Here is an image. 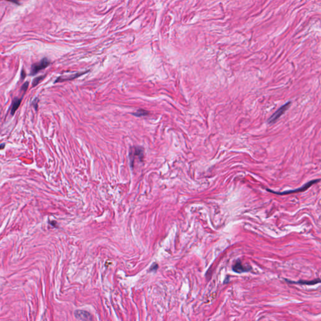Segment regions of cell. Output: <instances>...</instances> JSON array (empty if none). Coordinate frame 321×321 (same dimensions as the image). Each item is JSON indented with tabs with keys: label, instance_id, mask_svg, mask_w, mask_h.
I'll return each mask as SVG.
<instances>
[{
	"label": "cell",
	"instance_id": "cell-1",
	"mask_svg": "<svg viewBox=\"0 0 321 321\" xmlns=\"http://www.w3.org/2000/svg\"><path fill=\"white\" fill-rule=\"evenodd\" d=\"M319 181V179H314V180H312V181H310L308 183H307L306 184H305L304 185H303L302 187L298 188V189H295V190H289V191H284V192H276V191H273V190H269V189H267V191L270 192V193H274V194H276V195H289V194H291V193H299V192H302V191H306L307 190L308 188H309L311 186L313 185L314 184L317 183Z\"/></svg>",
	"mask_w": 321,
	"mask_h": 321
},
{
	"label": "cell",
	"instance_id": "cell-2",
	"mask_svg": "<svg viewBox=\"0 0 321 321\" xmlns=\"http://www.w3.org/2000/svg\"><path fill=\"white\" fill-rule=\"evenodd\" d=\"M144 157V150L143 148L141 147H133L131 148L129 152L130 162L132 167L134 166L136 158L143 160Z\"/></svg>",
	"mask_w": 321,
	"mask_h": 321
},
{
	"label": "cell",
	"instance_id": "cell-3",
	"mask_svg": "<svg viewBox=\"0 0 321 321\" xmlns=\"http://www.w3.org/2000/svg\"><path fill=\"white\" fill-rule=\"evenodd\" d=\"M50 64V62L46 58H43L39 62L33 64L31 68L30 75H32V76L35 75L36 73H39L40 71H41V70L46 68L47 67H49Z\"/></svg>",
	"mask_w": 321,
	"mask_h": 321
},
{
	"label": "cell",
	"instance_id": "cell-4",
	"mask_svg": "<svg viewBox=\"0 0 321 321\" xmlns=\"http://www.w3.org/2000/svg\"><path fill=\"white\" fill-rule=\"evenodd\" d=\"M291 104V102H288L285 103L284 105H283L282 107H280L273 114L268 120V122L269 124H273L279 118L284 114V112L289 108Z\"/></svg>",
	"mask_w": 321,
	"mask_h": 321
},
{
	"label": "cell",
	"instance_id": "cell-5",
	"mask_svg": "<svg viewBox=\"0 0 321 321\" xmlns=\"http://www.w3.org/2000/svg\"><path fill=\"white\" fill-rule=\"evenodd\" d=\"M252 267L247 264H243L242 261L237 260L233 265L232 270L238 273H242L244 272H248L251 270Z\"/></svg>",
	"mask_w": 321,
	"mask_h": 321
},
{
	"label": "cell",
	"instance_id": "cell-6",
	"mask_svg": "<svg viewBox=\"0 0 321 321\" xmlns=\"http://www.w3.org/2000/svg\"><path fill=\"white\" fill-rule=\"evenodd\" d=\"M75 317L77 319L81 320H92L93 319L92 315L89 312L85 310H77L74 313Z\"/></svg>",
	"mask_w": 321,
	"mask_h": 321
},
{
	"label": "cell",
	"instance_id": "cell-7",
	"mask_svg": "<svg viewBox=\"0 0 321 321\" xmlns=\"http://www.w3.org/2000/svg\"><path fill=\"white\" fill-rule=\"evenodd\" d=\"M285 281L290 283V284H301V285H314L320 282V279L319 278H316L313 280H299L298 282H294L292 280H289L287 279H285Z\"/></svg>",
	"mask_w": 321,
	"mask_h": 321
},
{
	"label": "cell",
	"instance_id": "cell-8",
	"mask_svg": "<svg viewBox=\"0 0 321 321\" xmlns=\"http://www.w3.org/2000/svg\"><path fill=\"white\" fill-rule=\"evenodd\" d=\"M22 101V97L21 98H15L12 102V106L11 108V115L15 114V112L18 110V108L20 107L21 102Z\"/></svg>",
	"mask_w": 321,
	"mask_h": 321
},
{
	"label": "cell",
	"instance_id": "cell-9",
	"mask_svg": "<svg viewBox=\"0 0 321 321\" xmlns=\"http://www.w3.org/2000/svg\"><path fill=\"white\" fill-rule=\"evenodd\" d=\"M83 73H77V74H75V75H70V76H66V77H59L57 79H56L55 80V83L56 82H63V81H66V80H72V79H74L75 78H77V77H79L80 76V75H82Z\"/></svg>",
	"mask_w": 321,
	"mask_h": 321
},
{
	"label": "cell",
	"instance_id": "cell-10",
	"mask_svg": "<svg viewBox=\"0 0 321 321\" xmlns=\"http://www.w3.org/2000/svg\"><path fill=\"white\" fill-rule=\"evenodd\" d=\"M45 77V75H41V76L37 77L35 78H34V80H33V82H32L33 87L36 86L38 84H39V83H40V82H41L42 80L44 79Z\"/></svg>",
	"mask_w": 321,
	"mask_h": 321
},
{
	"label": "cell",
	"instance_id": "cell-11",
	"mask_svg": "<svg viewBox=\"0 0 321 321\" xmlns=\"http://www.w3.org/2000/svg\"><path fill=\"white\" fill-rule=\"evenodd\" d=\"M148 114H149V112L148 111H146L145 110H143V109H140V110L137 111L136 112L134 113V115L136 116H138V117H141V116H146V115H148Z\"/></svg>",
	"mask_w": 321,
	"mask_h": 321
},
{
	"label": "cell",
	"instance_id": "cell-12",
	"mask_svg": "<svg viewBox=\"0 0 321 321\" xmlns=\"http://www.w3.org/2000/svg\"><path fill=\"white\" fill-rule=\"evenodd\" d=\"M28 86H29V83H28V82H26L22 86V87H21V91L24 92V93L27 91L28 87Z\"/></svg>",
	"mask_w": 321,
	"mask_h": 321
},
{
	"label": "cell",
	"instance_id": "cell-13",
	"mask_svg": "<svg viewBox=\"0 0 321 321\" xmlns=\"http://www.w3.org/2000/svg\"><path fill=\"white\" fill-rule=\"evenodd\" d=\"M25 77H26V73L24 71V70H22L21 72V79L23 80L25 78Z\"/></svg>",
	"mask_w": 321,
	"mask_h": 321
},
{
	"label": "cell",
	"instance_id": "cell-14",
	"mask_svg": "<svg viewBox=\"0 0 321 321\" xmlns=\"http://www.w3.org/2000/svg\"><path fill=\"white\" fill-rule=\"evenodd\" d=\"M158 265H157V264H156V265H155V267H154V265H152V267H151V268H150V270H153H153H156V269L158 268Z\"/></svg>",
	"mask_w": 321,
	"mask_h": 321
},
{
	"label": "cell",
	"instance_id": "cell-15",
	"mask_svg": "<svg viewBox=\"0 0 321 321\" xmlns=\"http://www.w3.org/2000/svg\"><path fill=\"white\" fill-rule=\"evenodd\" d=\"M4 147H5V144L3 143V144H0V149H4Z\"/></svg>",
	"mask_w": 321,
	"mask_h": 321
},
{
	"label": "cell",
	"instance_id": "cell-16",
	"mask_svg": "<svg viewBox=\"0 0 321 321\" xmlns=\"http://www.w3.org/2000/svg\"><path fill=\"white\" fill-rule=\"evenodd\" d=\"M8 1H11V2H13L15 3H16V4H19V3L16 1V0H8Z\"/></svg>",
	"mask_w": 321,
	"mask_h": 321
},
{
	"label": "cell",
	"instance_id": "cell-17",
	"mask_svg": "<svg viewBox=\"0 0 321 321\" xmlns=\"http://www.w3.org/2000/svg\"><path fill=\"white\" fill-rule=\"evenodd\" d=\"M229 278H230V277L228 276V277H227V278H226V279H225V282H224V284H225V283H228V281H229Z\"/></svg>",
	"mask_w": 321,
	"mask_h": 321
}]
</instances>
